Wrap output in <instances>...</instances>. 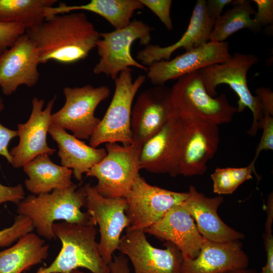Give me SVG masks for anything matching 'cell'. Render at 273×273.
I'll return each instance as SVG.
<instances>
[{
  "label": "cell",
  "instance_id": "6da1fadb",
  "mask_svg": "<svg viewBox=\"0 0 273 273\" xmlns=\"http://www.w3.org/2000/svg\"><path fill=\"white\" fill-rule=\"evenodd\" d=\"M37 49L39 63L69 64L85 59L100 38V33L83 12L54 16L25 31Z\"/></svg>",
  "mask_w": 273,
  "mask_h": 273
},
{
  "label": "cell",
  "instance_id": "7a4b0ae2",
  "mask_svg": "<svg viewBox=\"0 0 273 273\" xmlns=\"http://www.w3.org/2000/svg\"><path fill=\"white\" fill-rule=\"evenodd\" d=\"M77 187L74 184L63 190L29 195L17 204V212L29 218L37 234L49 240L56 239L53 229L56 221L95 225L88 213L81 210L85 205L84 187Z\"/></svg>",
  "mask_w": 273,
  "mask_h": 273
},
{
  "label": "cell",
  "instance_id": "3957f363",
  "mask_svg": "<svg viewBox=\"0 0 273 273\" xmlns=\"http://www.w3.org/2000/svg\"><path fill=\"white\" fill-rule=\"evenodd\" d=\"M95 226L92 224L55 222L53 229L61 242V250L49 266L40 267L36 273H68L80 267L92 273H110L109 265L99 253Z\"/></svg>",
  "mask_w": 273,
  "mask_h": 273
},
{
  "label": "cell",
  "instance_id": "277c9868",
  "mask_svg": "<svg viewBox=\"0 0 273 273\" xmlns=\"http://www.w3.org/2000/svg\"><path fill=\"white\" fill-rule=\"evenodd\" d=\"M171 101L173 116L180 120L200 119L219 125L232 121L238 112L224 94L208 95L199 71L177 79L171 87Z\"/></svg>",
  "mask_w": 273,
  "mask_h": 273
},
{
  "label": "cell",
  "instance_id": "5b68a950",
  "mask_svg": "<svg viewBox=\"0 0 273 273\" xmlns=\"http://www.w3.org/2000/svg\"><path fill=\"white\" fill-rule=\"evenodd\" d=\"M258 60L255 55L236 52L226 62L198 70L205 88L211 97H217L218 85L228 84L239 98L238 112H243L246 108L251 110L253 122L247 133L252 136L256 134L259 129H261L264 118L261 103L256 96L251 94L247 82L249 70Z\"/></svg>",
  "mask_w": 273,
  "mask_h": 273
},
{
  "label": "cell",
  "instance_id": "8992f818",
  "mask_svg": "<svg viewBox=\"0 0 273 273\" xmlns=\"http://www.w3.org/2000/svg\"><path fill=\"white\" fill-rule=\"evenodd\" d=\"M130 69L122 71L114 80L113 97L105 114L89 139V145L97 148L102 144H132L130 128L132 102L146 79L140 74L133 81Z\"/></svg>",
  "mask_w": 273,
  "mask_h": 273
},
{
  "label": "cell",
  "instance_id": "52a82bcc",
  "mask_svg": "<svg viewBox=\"0 0 273 273\" xmlns=\"http://www.w3.org/2000/svg\"><path fill=\"white\" fill-rule=\"evenodd\" d=\"M107 154L86 173L98 180L96 191L106 198H125L141 169L139 157L141 148L116 143L105 145Z\"/></svg>",
  "mask_w": 273,
  "mask_h": 273
},
{
  "label": "cell",
  "instance_id": "ba28073f",
  "mask_svg": "<svg viewBox=\"0 0 273 273\" xmlns=\"http://www.w3.org/2000/svg\"><path fill=\"white\" fill-rule=\"evenodd\" d=\"M152 30V28L142 21L134 20L124 28L100 33V38L96 43L100 60L93 69L94 73H103L115 80L120 72L130 69L129 67L147 72L148 67L133 58L130 48L136 40L145 47L150 44Z\"/></svg>",
  "mask_w": 273,
  "mask_h": 273
},
{
  "label": "cell",
  "instance_id": "9c48e42d",
  "mask_svg": "<svg viewBox=\"0 0 273 273\" xmlns=\"http://www.w3.org/2000/svg\"><path fill=\"white\" fill-rule=\"evenodd\" d=\"M63 93L65 104L52 114L51 124L71 131L79 140L89 139L101 120L95 116V110L101 102L109 97V87L91 85L66 86Z\"/></svg>",
  "mask_w": 273,
  "mask_h": 273
},
{
  "label": "cell",
  "instance_id": "30bf717a",
  "mask_svg": "<svg viewBox=\"0 0 273 273\" xmlns=\"http://www.w3.org/2000/svg\"><path fill=\"white\" fill-rule=\"evenodd\" d=\"M84 187L87 212L95 225L99 228V253L104 262L109 265L114 252L118 250L122 231L130 225L126 214L127 201L124 198L105 197L90 184Z\"/></svg>",
  "mask_w": 273,
  "mask_h": 273
},
{
  "label": "cell",
  "instance_id": "8fae6325",
  "mask_svg": "<svg viewBox=\"0 0 273 273\" xmlns=\"http://www.w3.org/2000/svg\"><path fill=\"white\" fill-rule=\"evenodd\" d=\"M188 196V192L152 186L139 175L125 198L126 214L130 222L126 231H144L161 219L171 208L183 204Z\"/></svg>",
  "mask_w": 273,
  "mask_h": 273
},
{
  "label": "cell",
  "instance_id": "7c38bea8",
  "mask_svg": "<svg viewBox=\"0 0 273 273\" xmlns=\"http://www.w3.org/2000/svg\"><path fill=\"white\" fill-rule=\"evenodd\" d=\"M185 126L173 116L142 146L139 162L141 169L175 177L183 150Z\"/></svg>",
  "mask_w": 273,
  "mask_h": 273
},
{
  "label": "cell",
  "instance_id": "4fadbf2b",
  "mask_svg": "<svg viewBox=\"0 0 273 273\" xmlns=\"http://www.w3.org/2000/svg\"><path fill=\"white\" fill-rule=\"evenodd\" d=\"M165 248L153 246L143 230L126 231L120 238L118 250L131 261L134 273H181L183 257L172 243Z\"/></svg>",
  "mask_w": 273,
  "mask_h": 273
},
{
  "label": "cell",
  "instance_id": "5bb4252c",
  "mask_svg": "<svg viewBox=\"0 0 273 273\" xmlns=\"http://www.w3.org/2000/svg\"><path fill=\"white\" fill-rule=\"evenodd\" d=\"M173 116L171 88L163 84L143 91L131 110L132 145L142 148Z\"/></svg>",
  "mask_w": 273,
  "mask_h": 273
},
{
  "label": "cell",
  "instance_id": "9a60e30c",
  "mask_svg": "<svg viewBox=\"0 0 273 273\" xmlns=\"http://www.w3.org/2000/svg\"><path fill=\"white\" fill-rule=\"evenodd\" d=\"M185 126L177 174L201 175L216 153L220 141L218 125L200 119L181 120Z\"/></svg>",
  "mask_w": 273,
  "mask_h": 273
},
{
  "label": "cell",
  "instance_id": "2e32d148",
  "mask_svg": "<svg viewBox=\"0 0 273 273\" xmlns=\"http://www.w3.org/2000/svg\"><path fill=\"white\" fill-rule=\"evenodd\" d=\"M231 57L228 42L208 41L172 60L153 63L148 67L147 77L154 85H163L186 74L226 62Z\"/></svg>",
  "mask_w": 273,
  "mask_h": 273
},
{
  "label": "cell",
  "instance_id": "e0dca14e",
  "mask_svg": "<svg viewBox=\"0 0 273 273\" xmlns=\"http://www.w3.org/2000/svg\"><path fill=\"white\" fill-rule=\"evenodd\" d=\"M39 64L36 46L25 33L0 54V87L3 93L10 96L21 85L34 86L39 78Z\"/></svg>",
  "mask_w": 273,
  "mask_h": 273
},
{
  "label": "cell",
  "instance_id": "ac0fdd59",
  "mask_svg": "<svg viewBox=\"0 0 273 273\" xmlns=\"http://www.w3.org/2000/svg\"><path fill=\"white\" fill-rule=\"evenodd\" d=\"M55 100L56 97L51 100L46 108L43 109L44 100L36 97L33 98L32 111L28 120L17 125L19 142L10 152L12 158V165L14 168L23 167L39 155H51L56 151L48 145L47 141Z\"/></svg>",
  "mask_w": 273,
  "mask_h": 273
},
{
  "label": "cell",
  "instance_id": "d6986e66",
  "mask_svg": "<svg viewBox=\"0 0 273 273\" xmlns=\"http://www.w3.org/2000/svg\"><path fill=\"white\" fill-rule=\"evenodd\" d=\"M144 231L174 244L184 259L196 258L204 239L182 204L171 208L161 219Z\"/></svg>",
  "mask_w": 273,
  "mask_h": 273
},
{
  "label": "cell",
  "instance_id": "ffe728a7",
  "mask_svg": "<svg viewBox=\"0 0 273 273\" xmlns=\"http://www.w3.org/2000/svg\"><path fill=\"white\" fill-rule=\"evenodd\" d=\"M249 258L239 240L217 242L204 238L194 259H183L181 273H222L247 268Z\"/></svg>",
  "mask_w": 273,
  "mask_h": 273
},
{
  "label": "cell",
  "instance_id": "44dd1931",
  "mask_svg": "<svg viewBox=\"0 0 273 273\" xmlns=\"http://www.w3.org/2000/svg\"><path fill=\"white\" fill-rule=\"evenodd\" d=\"M183 205L196 222L202 236L208 240L224 242L243 239L245 236L226 224L217 214L223 202L222 196L208 197L191 185Z\"/></svg>",
  "mask_w": 273,
  "mask_h": 273
},
{
  "label": "cell",
  "instance_id": "7402d4cb",
  "mask_svg": "<svg viewBox=\"0 0 273 273\" xmlns=\"http://www.w3.org/2000/svg\"><path fill=\"white\" fill-rule=\"evenodd\" d=\"M215 21L208 15L206 1L198 0L188 28L178 41L164 47L149 44L138 52L136 59L143 65L149 66L156 61L169 60L172 54L178 49L188 51L202 46L208 42Z\"/></svg>",
  "mask_w": 273,
  "mask_h": 273
},
{
  "label": "cell",
  "instance_id": "603a6c76",
  "mask_svg": "<svg viewBox=\"0 0 273 273\" xmlns=\"http://www.w3.org/2000/svg\"><path fill=\"white\" fill-rule=\"evenodd\" d=\"M48 132L57 144L61 165L71 169L75 179L81 181L87 173L106 155L105 148H93L68 133L64 128L52 124Z\"/></svg>",
  "mask_w": 273,
  "mask_h": 273
},
{
  "label": "cell",
  "instance_id": "cb8c5ba5",
  "mask_svg": "<svg viewBox=\"0 0 273 273\" xmlns=\"http://www.w3.org/2000/svg\"><path fill=\"white\" fill-rule=\"evenodd\" d=\"M23 167L28 176L25 180V187L34 195L63 190L74 184L72 170L54 163L48 154L37 156Z\"/></svg>",
  "mask_w": 273,
  "mask_h": 273
},
{
  "label": "cell",
  "instance_id": "d4e9b609",
  "mask_svg": "<svg viewBox=\"0 0 273 273\" xmlns=\"http://www.w3.org/2000/svg\"><path fill=\"white\" fill-rule=\"evenodd\" d=\"M144 7L139 0H92L78 6H69L62 2L58 6L46 8L45 19L73 11L83 10L102 16L115 29H121L130 24L134 12L143 9Z\"/></svg>",
  "mask_w": 273,
  "mask_h": 273
},
{
  "label": "cell",
  "instance_id": "484cf974",
  "mask_svg": "<svg viewBox=\"0 0 273 273\" xmlns=\"http://www.w3.org/2000/svg\"><path fill=\"white\" fill-rule=\"evenodd\" d=\"M49 245L38 234L30 232L13 246L0 251V273H22L48 258Z\"/></svg>",
  "mask_w": 273,
  "mask_h": 273
},
{
  "label": "cell",
  "instance_id": "4316f807",
  "mask_svg": "<svg viewBox=\"0 0 273 273\" xmlns=\"http://www.w3.org/2000/svg\"><path fill=\"white\" fill-rule=\"evenodd\" d=\"M232 8L228 9L217 19L209 37V41L223 42L234 33L244 28L254 33L261 29L251 18L256 11L249 0H235Z\"/></svg>",
  "mask_w": 273,
  "mask_h": 273
},
{
  "label": "cell",
  "instance_id": "83f0119b",
  "mask_svg": "<svg viewBox=\"0 0 273 273\" xmlns=\"http://www.w3.org/2000/svg\"><path fill=\"white\" fill-rule=\"evenodd\" d=\"M56 0H0V22L23 25L26 30L34 28L46 19L45 10Z\"/></svg>",
  "mask_w": 273,
  "mask_h": 273
},
{
  "label": "cell",
  "instance_id": "f1b7e54d",
  "mask_svg": "<svg viewBox=\"0 0 273 273\" xmlns=\"http://www.w3.org/2000/svg\"><path fill=\"white\" fill-rule=\"evenodd\" d=\"M252 161L243 167L216 168L211 175L213 181V191L220 195L232 194L244 182L252 179V174L258 178Z\"/></svg>",
  "mask_w": 273,
  "mask_h": 273
},
{
  "label": "cell",
  "instance_id": "f546056e",
  "mask_svg": "<svg viewBox=\"0 0 273 273\" xmlns=\"http://www.w3.org/2000/svg\"><path fill=\"white\" fill-rule=\"evenodd\" d=\"M34 228L31 220L20 214L15 217L13 224L0 231V247L10 246L24 235L32 232Z\"/></svg>",
  "mask_w": 273,
  "mask_h": 273
},
{
  "label": "cell",
  "instance_id": "4dcf8cb0",
  "mask_svg": "<svg viewBox=\"0 0 273 273\" xmlns=\"http://www.w3.org/2000/svg\"><path fill=\"white\" fill-rule=\"evenodd\" d=\"M25 31V27L21 24L0 22V54L13 46Z\"/></svg>",
  "mask_w": 273,
  "mask_h": 273
},
{
  "label": "cell",
  "instance_id": "1f68e13d",
  "mask_svg": "<svg viewBox=\"0 0 273 273\" xmlns=\"http://www.w3.org/2000/svg\"><path fill=\"white\" fill-rule=\"evenodd\" d=\"M144 6L151 10L160 20L168 30L173 29L170 17L171 0H139Z\"/></svg>",
  "mask_w": 273,
  "mask_h": 273
},
{
  "label": "cell",
  "instance_id": "d6a6232c",
  "mask_svg": "<svg viewBox=\"0 0 273 273\" xmlns=\"http://www.w3.org/2000/svg\"><path fill=\"white\" fill-rule=\"evenodd\" d=\"M261 129H263L262 134L252 160L255 163L262 151L273 149V116L268 114H264Z\"/></svg>",
  "mask_w": 273,
  "mask_h": 273
},
{
  "label": "cell",
  "instance_id": "836d02e7",
  "mask_svg": "<svg viewBox=\"0 0 273 273\" xmlns=\"http://www.w3.org/2000/svg\"><path fill=\"white\" fill-rule=\"evenodd\" d=\"M257 6V10L253 18L261 27L273 23V1L253 0Z\"/></svg>",
  "mask_w": 273,
  "mask_h": 273
},
{
  "label": "cell",
  "instance_id": "e575fe53",
  "mask_svg": "<svg viewBox=\"0 0 273 273\" xmlns=\"http://www.w3.org/2000/svg\"><path fill=\"white\" fill-rule=\"evenodd\" d=\"M4 108L3 100L0 96V112ZM17 136V130L10 129L0 123V155L4 156L12 164V158L8 150L10 141Z\"/></svg>",
  "mask_w": 273,
  "mask_h": 273
},
{
  "label": "cell",
  "instance_id": "d590c367",
  "mask_svg": "<svg viewBox=\"0 0 273 273\" xmlns=\"http://www.w3.org/2000/svg\"><path fill=\"white\" fill-rule=\"evenodd\" d=\"M25 193L22 185L6 186L0 183V205L10 202L17 205L25 198Z\"/></svg>",
  "mask_w": 273,
  "mask_h": 273
},
{
  "label": "cell",
  "instance_id": "8d00e7d4",
  "mask_svg": "<svg viewBox=\"0 0 273 273\" xmlns=\"http://www.w3.org/2000/svg\"><path fill=\"white\" fill-rule=\"evenodd\" d=\"M256 97L259 100L263 114L273 116V92L270 88L260 87L256 89Z\"/></svg>",
  "mask_w": 273,
  "mask_h": 273
},
{
  "label": "cell",
  "instance_id": "74e56055",
  "mask_svg": "<svg viewBox=\"0 0 273 273\" xmlns=\"http://www.w3.org/2000/svg\"><path fill=\"white\" fill-rule=\"evenodd\" d=\"M232 0H208L206 1V8L209 17L214 20L221 15L224 7L231 4Z\"/></svg>",
  "mask_w": 273,
  "mask_h": 273
},
{
  "label": "cell",
  "instance_id": "f35d334b",
  "mask_svg": "<svg viewBox=\"0 0 273 273\" xmlns=\"http://www.w3.org/2000/svg\"><path fill=\"white\" fill-rule=\"evenodd\" d=\"M108 265L110 273H130L127 259L122 255L115 256Z\"/></svg>",
  "mask_w": 273,
  "mask_h": 273
},
{
  "label": "cell",
  "instance_id": "ab89813d",
  "mask_svg": "<svg viewBox=\"0 0 273 273\" xmlns=\"http://www.w3.org/2000/svg\"><path fill=\"white\" fill-rule=\"evenodd\" d=\"M222 273H260V272H257L255 270L249 269L247 268L244 269L229 270Z\"/></svg>",
  "mask_w": 273,
  "mask_h": 273
},
{
  "label": "cell",
  "instance_id": "60d3db41",
  "mask_svg": "<svg viewBox=\"0 0 273 273\" xmlns=\"http://www.w3.org/2000/svg\"><path fill=\"white\" fill-rule=\"evenodd\" d=\"M68 273H86V272L81 271L78 269H75L72 270H71V271H70V272H69Z\"/></svg>",
  "mask_w": 273,
  "mask_h": 273
}]
</instances>
